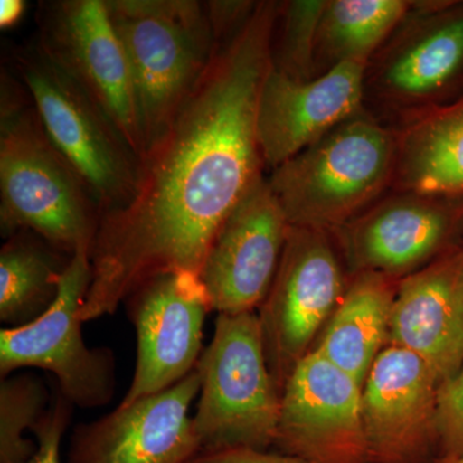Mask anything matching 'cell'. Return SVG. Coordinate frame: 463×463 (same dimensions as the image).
I'll use <instances>...</instances> for the list:
<instances>
[{"label":"cell","instance_id":"18","mask_svg":"<svg viewBox=\"0 0 463 463\" xmlns=\"http://www.w3.org/2000/svg\"><path fill=\"white\" fill-rule=\"evenodd\" d=\"M398 283L383 273H354L313 346L362 389L377 356L388 346Z\"/></svg>","mask_w":463,"mask_h":463},{"label":"cell","instance_id":"23","mask_svg":"<svg viewBox=\"0 0 463 463\" xmlns=\"http://www.w3.org/2000/svg\"><path fill=\"white\" fill-rule=\"evenodd\" d=\"M47 388L33 374L5 377L0 383V463H23L36 452L26 438L50 411Z\"/></svg>","mask_w":463,"mask_h":463},{"label":"cell","instance_id":"19","mask_svg":"<svg viewBox=\"0 0 463 463\" xmlns=\"http://www.w3.org/2000/svg\"><path fill=\"white\" fill-rule=\"evenodd\" d=\"M71 258L33 232L8 237L0 250V321L17 328L41 318L56 300Z\"/></svg>","mask_w":463,"mask_h":463},{"label":"cell","instance_id":"4","mask_svg":"<svg viewBox=\"0 0 463 463\" xmlns=\"http://www.w3.org/2000/svg\"><path fill=\"white\" fill-rule=\"evenodd\" d=\"M196 371L194 426L200 453L273 448L281 390L268 365L258 313L219 315Z\"/></svg>","mask_w":463,"mask_h":463},{"label":"cell","instance_id":"15","mask_svg":"<svg viewBox=\"0 0 463 463\" xmlns=\"http://www.w3.org/2000/svg\"><path fill=\"white\" fill-rule=\"evenodd\" d=\"M365 60L337 61L321 78L306 80L272 69L258 105V141L264 164L276 169L358 111Z\"/></svg>","mask_w":463,"mask_h":463},{"label":"cell","instance_id":"11","mask_svg":"<svg viewBox=\"0 0 463 463\" xmlns=\"http://www.w3.org/2000/svg\"><path fill=\"white\" fill-rule=\"evenodd\" d=\"M137 334L136 371L121 404L172 388L196 370L212 310L200 276L152 277L124 301Z\"/></svg>","mask_w":463,"mask_h":463},{"label":"cell","instance_id":"7","mask_svg":"<svg viewBox=\"0 0 463 463\" xmlns=\"http://www.w3.org/2000/svg\"><path fill=\"white\" fill-rule=\"evenodd\" d=\"M93 277L90 252H75L50 309L29 325L0 331V376L24 367L53 373L74 407H102L115 392V359L108 347H88L80 309Z\"/></svg>","mask_w":463,"mask_h":463},{"label":"cell","instance_id":"26","mask_svg":"<svg viewBox=\"0 0 463 463\" xmlns=\"http://www.w3.org/2000/svg\"><path fill=\"white\" fill-rule=\"evenodd\" d=\"M188 463H306L294 457L270 450L231 449L200 453Z\"/></svg>","mask_w":463,"mask_h":463},{"label":"cell","instance_id":"28","mask_svg":"<svg viewBox=\"0 0 463 463\" xmlns=\"http://www.w3.org/2000/svg\"><path fill=\"white\" fill-rule=\"evenodd\" d=\"M435 463H463V455L459 457H455V458L437 459Z\"/></svg>","mask_w":463,"mask_h":463},{"label":"cell","instance_id":"16","mask_svg":"<svg viewBox=\"0 0 463 463\" xmlns=\"http://www.w3.org/2000/svg\"><path fill=\"white\" fill-rule=\"evenodd\" d=\"M339 231L341 248L353 272L398 279L459 245L463 196L398 201Z\"/></svg>","mask_w":463,"mask_h":463},{"label":"cell","instance_id":"8","mask_svg":"<svg viewBox=\"0 0 463 463\" xmlns=\"http://www.w3.org/2000/svg\"><path fill=\"white\" fill-rule=\"evenodd\" d=\"M328 232L289 225L281 261L259 321L265 356L281 390L315 346L347 288Z\"/></svg>","mask_w":463,"mask_h":463},{"label":"cell","instance_id":"21","mask_svg":"<svg viewBox=\"0 0 463 463\" xmlns=\"http://www.w3.org/2000/svg\"><path fill=\"white\" fill-rule=\"evenodd\" d=\"M462 74L463 5H459L397 58L386 80L405 96H428L449 87Z\"/></svg>","mask_w":463,"mask_h":463},{"label":"cell","instance_id":"2","mask_svg":"<svg viewBox=\"0 0 463 463\" xmlns=\"http://www.w3.org/2000/svg\"><path fill=\"white\" fill-rule=\"evenodd\" d=\"M2 90L0 224L5 236L27 231L65 254L91 251L99 212L90 192L52 145L35 108Z\"/></svg>","mask_w":463,"mask_h":463},{"label":"cell","instance_id":"12","mask_svg":"<svg viewBox=\"0 0 463 463\" xmlns=\"http://www.w3.org/2000/svg\"><path fill=\"white\" fill-rule=\"evenodd\" d=\"M289 224L269 182L252 183L219 228L200 279L219 315L255 312L263 304L281 261Z\"/></svg>","mask_w":463,"mask_h":463},{"label":"cell","instance_id":"3","mask_svg":"<svg viewBox=\"0 0 463 463\" xmlns=\"http://www.w3.org/2000/svg\"><path fill=\"white\" fill-rule=\"evenodd\" d=\"M106 7L129 65L147 152L206 71L214 33L206 5L194 0H106Z\"/></svg>","mask_w":463,"mask_h":463},{"label":"cell","instance_id":"24","mask_svg":"<svg viewBox=\"0 0 463 463\" xmlns=\"http://www.w3.org/2000/svg\"><path fill=\"white\" fill-rule=\"evenodd\" d=\"M438 459L463 455V365L438 390Z\"/></svg>","mask_w":463,"mask_h":463},{"label":"cell","instance_id":"22","mask_svg":"<svg viewBox=\"0 0 463 463\" xmlns=\"http://www.w3.org/2000/svg\"><path fill=\"white\" fill-rule=\"evenodd\" d=\"M402 0H337L326 5L323 30L340 60H365L407 11Z\"/></svg>","mask_w":463,"mask_h":463},{"label":"cell","instance_id":"14","mask_svg":"<svg viewBox=\"0 0 463 463\" xmlns=\"http://www.w3.org/2000/svg\"><path fill=\"white\" fill-rule=\"evenodd\" d=\"M200 394L194 370L172 388L121 404L75 429L69 463H188L200 453L190 417Z\"/></svg>","mask_w":463,"mask_h":463},{"label":"cell","instance_id":"6","mask_svg":"<svg viewBox=\"0 0 463 463\" xmlns=\"http://www.w3.org/2000/svg\"><path fill=\"white\" fill-rule=\"evenodd\" d=\"M17 61L43 129L84 183L99 218L123 209L136 194L139 158L108 116L38 45Z\"/></svg>","mask_w":463,"mask_h":463},{"label":"cell","instance_id":"10","mask_svg":"<svg viewBox=\"0 0 463 463\" xmlns=\"http://www.w3.org/2000/svg\"><path fill=\"white\" fill-rule=\"evenodd\" d=\"M274 452L306 463H373L362 420V388L310 350L281 392Z\"/></svg>","mask_w":463,"mask_h":463},{"label":"cell","instance_id":"27","mask_svg":"<svg viewBox=\"0 0 463 463\" xmlns=\"http://www.w3.org/2000/svg\"><path fill=\"white\" fill-rule=\"evenodd\" d=\"M25 2L23 0H2L0 2V26L2 29L16 25L25 12Z\"/></svg>","mask_w":463,"mask_h":463},{"label":"cell","instance_id":"13","mask_svg":"<svg viewBox=\"0 0 463 463\" xmlns=\"http://www.w3.org/2000/svg\"><path fill=\"white\" fill-rule=\"evenodd\" d=\"M439 381L419 356L386 346L362 389V420L373 463H435Z\"/></svg>","mask_w":463,"mask_h":463},{"label":"cell","instance_id":"25","mask_svg":"<svg viewBox=\"0 0 463 463\" xmlns=\"http://www.w3.org/2000/svg\"><path fill=\"white\" fill-rule=\"evenodd\" d=\"M72 407L74 405L58 390L57 397L52 401L50 411L33 432L38 446L36 452L32 458L23 463H61V441L71 420Z\"/></svg>","mask_w":463,"mask_h":463},{"label":"cell","instance_id":"5","mask_svg":"<svg viewBox=\"0 0 463 463\" xmlns=\"http://www.w3.org/2000/svg\"><path fill=\"white\" fill-rule=\"evenodd\" d=\"M394 157L390 134L355 114L273 169L268 182L289 225L330 232L383 190Z\"/></svg>","mask_w":463,"mask_h":463},{"label":"cell","instance_id":"17","mask_svg":"<svg viewBox=\"0 0 463 463\" xmlns=\"http://www.w3.org/2000/svg\"><path fill=\"white\" fill-rule=\"evenodd\" d=\"M388 346L419 356L439 383L463 365V243L398 283Z\"/></svg>","mask_w":463,"mask_h":463},{"label":"cell","instance_id":"20","mask_svg":"<svg viewBox=\"0 0 463 463\" xmlns=\"http://www.w3.org/2000/svg\"><path fill=\"white\" fill-rule=\"evenodd\" d=\"M401 178L421 197L463 196V99L429 116L405 137Z\"/></svg>","mask_w":463,"mask_h":463},{"label":"cell","instance_id":"9","mask_svg":"<svg viewBox=\"0 0 463 463\" xmlns=\"http://www.w3.org/2000/svg\"><path fill=\"white\" fill-rule=\"evenodd\" d=\"M38 48L100 109L142 160L146 147L132 75L106 0H60L41 7Z\"/></svg>","mask_w":463,"mask_h":463},{"label":"cell","instance_id":"1","mask_svg":"<svg viewBox=\"0 0 463 463\" xmlns=\"http://www.w3.org/2000/svg\"><path fill=\"white\" fill-rule=\"evenodd\" d=\"M274 23L276 5L260 3L216 41L199 83L142 157L133 200L100 216L81 322L114 315L158 274L199 276L219 228L261 176L258 105Z\"/></svg>","mask_w":463,"mask_h":463}]
</instances>
